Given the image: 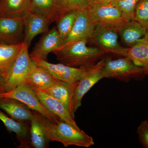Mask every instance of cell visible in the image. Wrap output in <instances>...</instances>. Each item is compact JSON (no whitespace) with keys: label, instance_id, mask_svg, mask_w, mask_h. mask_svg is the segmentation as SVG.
I'll return each mask as SVG.
<instances>
[{"label":"cell","instance_id":"cell-1","mask_svg":"<svg viewBox=\"0 0 148 148\" xmlns=\"http://www.w3.org/2000/svg\"><path fill=\"white\" fill-rule=\"evenodd\" d=\"M88 40L77 41L53 51L60 63L77 68L90 67L106 53L98 47L87 46Z\"/></svg>","mask_w":148,"mask_h":148},{"label":"cell","instance_id":"cell-2","mask_svg":"<svg viewBox=\"0 0 148 148\" xmlns=\"http://www.w3.org/2000/svg\"><path fill=\"white\" fill-rule=\"evenodd\" d=\"M42 116L50 141L59 142L65 147L89 148L94 145L92 137L82 130L75 128L61 119L53 122Z\"/></svg>","mask_w":148,"mask_h":148},{"label":"cell","instance_id":"cell-3","mask_svg":"<svg viewBox=\"0 0 148 148\" xmlns=\"http://www.w3.org/2000/svg\"><path fill=\"white\" fill-rule=\"evenodd\" d=\"M105 62V58L99 60L89 68L77 82L70 87V112L74 118L75 113L81 106L84 95L94 85L104 78L102 70Z\"/></svg>","mask_w":148,"mask_h":148},{"label":"cell","instance_id":"cell-4","mask_svg":"<svg viewBox=\"0 0 148 148\" xmlns=\"http://www.w3.org/2000/svg\"><path fill=\"white\" fill-rule=\"evenodd\" d=\"M29 49L24 43L20 53L5 77L4 92L11 91L24 82L32 69L38 66L37 62L30 57Z\"/></svg>","mask_w":148,"mask_h":148},{"label":"cell","instance_id":"cell-5","mask_svg":"<svg viewBox=\"0 0 148 148\" xmlns=\"http://www.w3.org/2000/svg\"><path fill=\"white\" fill-rule=\"evenodd\" d=\"M105 61L102 70L104 78L128 82L131 79L139 78L145 75L142 68L135 65L127 57L114 60L105 58Z\"/></svg>","mask_w":148,"mask_h":148},{"label":"cell","instance_id":"cell-6","mask_svg":"<svg viewBox=\"0 0 148 148\" xmlns=\"http://www.w3.org/2000/svg\"><path fill=\"white\" fill-rule=\"evenodd\" d=\"M118 31L103 24L95 23L90 39L105 53L125 57L129 48L123 47L118 42Z\"/></svg>","mask_w":148,"mask_h":148},{"label":"cell","instance_id":"cell-7","mask_svg":"<svg viewBox=\"0 0 148 148\" xmlns=\"http://www.w3.org/2000/svg\"><path fill=\"white\" fill-rule=\"evenodd\" d=\"M0 98H10L24 103L33 111L39 113L50 121L56 122L60 119L51 112L40 102L32 86L26 83H22L13 90L0 93Z\"/></svg>","mask_w":148,"mask_h":148},{"label":"cell","instance_id":"cell-8","mask_svg":"<svg viewBox=\"0 0 148 148\" xmlns=\"http://www.w3.org/2000/svg\"><path fill=\"white\" fill-rule=\"evenodd\" d=\"M87 10L92 23L112 27L118 31L128 22L123 16L120 11L110 3H93Z\"/></svg>","mask_w":148,"mask_h":148},{"label":"cell","instance_id":"cell-9","mask_svg":"<svg viewBox=\"0 0 148 148\" xmlns=\"http://www.w3.org/2000/svg\"><path fill=\"white\" fill-rule=\"evenodd\" d=\"M36 62L38 66L48 72L56 79L70 86L77 82L90 67L74 68L61 63L52 64L46 60H41Z\"/></svg>","mask_w":148,"mask_h":148},{"label":"cell","instance_id":"cell-10","mask_svg":"<svg viewBox=\"0 0 148 148\" xmlns=\"http://www.w3.org/2000/svg\"><path fill=\"white\" fill-rule=\"evenodd\" d=\"M24 40L23 17H0V42L17 45L23 43Z\"/></svg>","mask_w":148,"mask_h":148},{"label":"cell","instance_id":"cell-11","mask_svg":"<svg viewBox=\"0 0 148 148\" xmlns=\"http://www.w3.org/2000/svg\"><path fill=\"white\" fill-rule=\"evenodd\" d=\"M62 45V41L56 27H53L45 33L36 44L29 55L36 62L46 60L49 53L61 48Z\"/></svg>","mask_w":148,"mask_h":148},{"label":"cell","instance_id":"cell-12","mask_svg":"<svg viewBox=\"0 0 148 148\" xmlns=\"http://www.w3.org/2000/svg\"><path fill=\"white\" fill-rule=\"evenodd\" d=\"M94 25L89 18L87 9L77 11L73 27L63 42L62 47L80 40L90 39Z\"/></svg>","mask_w":148,"mask_h":148},{"label":"cell","instance_id":"cell-13","mask_svg":"<svg viewBox=\"0 0 148 148\" xmlns=\"http://www.w3.org/2000/svg\"><path fill=\"white\" fill-rule=\"evenodd\" d=\"M24 22V43L28 47L35 37L48 31L50 21L44 16L29 11L23 17Z\"/></svg>","mask_w":148,"mask_h":148},{"label":"cell","instance_id":"cell-14","mask_svg":"<svg viewBox=\"0 0 148 148\" xmlns=\"http://www.w3.org/2000/svg\"><path fill=\"white\" fill-rule=\"evenodd\" d=\"M31 86L36 92L40 102L46 108L50 111L51 112L57 116L61 120L75 128L80 129L77 125L74 118L61 102L44 90L36 86Z\"/></svg>","mask_w":148,"mask_h":148},{"label":"cell","instance_id":"cell-15","mask_svg":"<svg viewBox=\"0 0 148 148\" xmlns=\"http://www.w3.org/2000/svg\"><path fill=\"white\" fill-rule=\"evenodd\" d=\"M0 109L19 122L30 121L34 115L33 111L27 105L14 98H0Z\"/></svg>","mask_w":148,"mask_h":148},{"label":"cell","instance_id":"cell-16","mask_svg":"<svg viewBox=\"0 0 148 148\" xmlns=\"http://www.w3.org/2000/svg\"><path fill=\"white\" fill-rule=\"evenodd\" d=\"M34 115L30 121L31 145L35 148H47L50 141L42 115L33 111Z\"/></svg>","mask_w":148,"mask_h":148},{"label":"cell","instance_id":"cell-17","mask_svg":"<svg viewBox=\"0 0 148 148\" xmlns=\"http://www.w3.org/2000/svg\"><path fill=\"white\" fill-rule=\"evenodd\" d=\"M30 11L44 16L51 23H56L64 15L57 0H31Z\"/></svg>","mask_w":148,"mask_h":148},{"label":"cell","instance_id":"cell-18","mask_svg":"<svg viewBox=\"0 0 148 148\" xmlns=\"http://www.w3.org/2000/svg\"><path fill=\"white\" fill-rule=\"evenodd\" d=\"M125 57L142 68L145 75H148V37L138 40L135 45L130 47Z\"/></svg>","mask_w":148,"mask_h":148},{"label":"cell","instance_id":"cell-19","mask_svg":"<svg viewBox=\"0 0 148 148\" xmlns=\"http://www.w3.org/2000/svg\"><path fill=\"white\" fill-rule=\"evenodd\" d=\"M31 0H0V17H22L30 11Z\"/></svg>","mask_w":148,"mask_h":148},{"label":"cell","instance_id":"cell-20","mask_svg":"<svg viewBox=\"0 0 148 148\" xmlns=\"http://www.w3.org/2000/svg\"><path fill=\"white\" fill-rule=\"evenodd\" d=\"M61 82L38 65L32 69L24 82L45 90Z\"/></svg>","mask_w":148,"mask_h":148},{"label":"cell","instance_id":"cell-21","mask_svg":"<svg viewBox=\"0 0 148 148\" xmlns=\"http://www.w3.org/2000/svg\"><path fill=\"white\" fill-rule=\"evenodd\" d=\"M118 34L123 41L131 47L135 45L138 40L145 37L147 32L138 22L132 20L121 27L119 30Z\"/></svg>","mask_w":148,"mask_h":148},{"label":"cell","instance_id":"cell-22","mask_svg":"<svg viewBox=\"0 0 148 148\" xmlns=\"http://www.w3.org/2000/svg\"><path fill=\"white\" fill-rule=\"evenodd\" d=\"M23 43L9 45L0 42V71L4 78L20 53Z\"/></svg>","mask_w":148,"mask_h":148},{"label":"cell","instance_id":"cell-23","mask_svg":"<svg viewBox=\"0 0 148 148\" xmlns=\"http://www.w3.org/2000/svg\"><path fill=\"white\" fill-rule=\"evenodd\" d=\"M0 120L1 121L6 128L10 132H13L20 142L22 147H27L29 146V142L27 140L29 128L26 123L19 122L10 117L0 110Z\"/></svg>","mask_w":148,"mask_h":148},{"label":"cell","instance_id":"cell-24","mask_svg":"<svg viewBox=\"0 0 148 148\" xmlns=\"http://www.w3.org/2000/svg\"><path fill=\"white\" fill-rule=\"evenodd\" d=\"M71 86L66 83L61 82L46 90H43L61 102L71 114L70 105Z\"/></svg>","mask_w":148,"mask_h":148},{"label":"cell","instance_id":"cell-25","mask_svg":"<svg viewBox=\"0 0 148 148\" xmlns=\"http://www.w3.org/2000/svg\"><path fill=\"white\" fill-rule=\"evenodd\" d=\"M77 11H72L63 15L56 23V28L62 44L71 33L75 24Z\"/></svg>","mask_w":148,"mask_h":148},{"label":"cell","instance_id":"cell-26","mask_svg":"<svg viewBox=\"0 0 148 148\" xmlns=\"http://www.w3.org/2000/svg\"><path fill=\"white\" fill-rule=\"evenodd\" d=\"M140 0H116L110 3L117 8L128 22L134 20L135 7Z\"/></svg>","mask_w":148,"mask_h":148},{"label":"cell","instance_id":"cell-27","mask_svg":"<svg viewBox=\"0 0 148 148\" xmlns=\"http://www.w3.org/2000/svg\"><path fill=\"white\" fill-rule=\"evenodd\" d=\"M64 15L72 11L87 9L92 3V0H57Z\"/></svg>","mask_w":148,"mask_h":148},{"label":"cell","instance_id":"cell-28","mask_svg":"<svg viewBox=\"0 0 148 148\" xmlns=\"http://www.w3.org/2000/svg\"><path fill=\"white\" fill-rule=\"evenodd\" d=\"M134 20L148 33V0H140L135 7Z\"/></svg>","mask_w":148,"mask_h":148},{"label":"cell","instance_id":"cell-29","mask_svg":"<svg viewBox=\"0 0 148 148\" xmlns=\"http://www.w3.org/2000/svg\"><path fill=\"white\" fill-rule=\"evenodd\" d=\"M140 144L144 148H148V120L143 121L137 130Z\"/></svg>","mask_w":148,"mask_h":148},{"label":"cell","instance_id":"cell-30","mask_svg":"<svg viewBox=\"0 0 148 148\" xmlns=\"http://www.w3.org/2000/svg\"><path fill=\"white\" fill-rule=\"evenodd\" d=\"M116 0H92V4L93 3H108Z\"/></svg>","mask_w":148,"mask_h":148},{"label":"cell","instance_id":"cell-31","mask_svg":"<svg viewBox=\"0 0 148 148\" xmlns=\"http://www.w3.org/2000/svg\"><path fill=\"white\" fill-rule=\"evenodd\" d=\"M4 79L3 74L0 71V88L3 87V86Z\"/></svg>","mask_w":148,"mask_h":148},{"label":"cell","instance_id":"cell-32","mask_svg":"<svg viewBox=\"0 0 148 148\" xmlns=\"http://www.w3.org/2000/svg\"><path fill=\"white\" fill-rule=\"evenodd\" d=\"M4 92V90L3 87L0 88V93H2V92Z\"/></svg>","mask_w":148,"mask_h":148},{"label":"cell","instance_id":"cell-33","mask_svg":"<svg viewBox=\"0 0 148 148\" xmlns=\"http://www.w3.org/2000/svg\"><path fill=\"white\" fill-rule=\"evenodd\" d=\"M145 37H148V33H147V35H146V36Z\"/></svg>","mask_w":148,"mask_h":148}]
</instances>
